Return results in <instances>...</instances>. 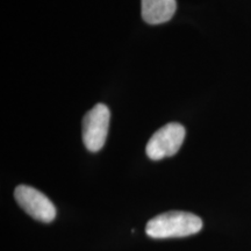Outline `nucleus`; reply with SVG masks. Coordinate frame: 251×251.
I'll return each mask as SVG.
<instances>
[{
    "label": "nucleus",
    "instance_id": "obj_1",
    "mask_svg": "<svg viewBox=\"0 0 251 251\" xmlns=\"http://www.w3.org/2000/svg\"><path fill=\"white\" fill-rule=\"evenodd\" d=\"M201 228L202 220L193 213L171 211L150 220L146 231L152 238L186 237L199 233Z\"/></svg>",
    "mask_w": 251,
    "mask_h": 251
},
{
    "label": "nucleus",
    "instance_id": "obj_2",
    "mask_svg": "<svg viewBox=\"0 0 251 251\" xmlns=\"http://www.w3.org/2000/svg\"><path fill=\"white\" fill-rule=\"evenodd\" d=\"M186 130L184 126L177 122H171L159 128L150 137L147 144V155L152 161H159L165 157H171L179 151L184 142Z\"/></svg>",
    "mask_w": 251,
    "mask_h": 251
},
{
    "label": "nucleus",
    "instance_id": "obj_3",
    "mask_svg": "<svg viewBox=\"0 0 251 251\" xmlns=\"http://www.w3.org/2000/svg\"><path fill=\"white\" fill-rule=\"evenodd\" d=\"M111 112L103 103H97L83 119V142L91 152L102 148L108 134Z\"/></svg>",
    "mask_w": 251,
    "mask_h": 251
},
{
    "label": "nucleus",
    "instance_id": "obj_4",
    "mask_svg": "<svg viewBox=\"0 0 251 251\" xmlns=\"http://www.w3.org/2000/svg\"><path fill=\"white\" fill-rule=\"evenodd\" d=\"M14 198L19 206L35 220L48 224L54 221L56 218L54 203L50 201L46 194L37 191L36 188L28 185H19L14 191Z\"/></svg>",
    "mask_w": 251,
    "mask_h": 251
},
{
    "label": "nucleus",
    "instance_id": "obj_5",
    "mask_svg": "<svg viewBox=\"0 0 251 251\" xmlns=\"http://www.w3.org/2000/svg\"><path fill=\"white\" fill-rule=\"evenodd\" d=\"M176 9V0H141L142 18L149 25L168 23L174 17Z\"/></svg>",
    "mask_w": 251,
    "mask_h": 251
}]
</instances>
